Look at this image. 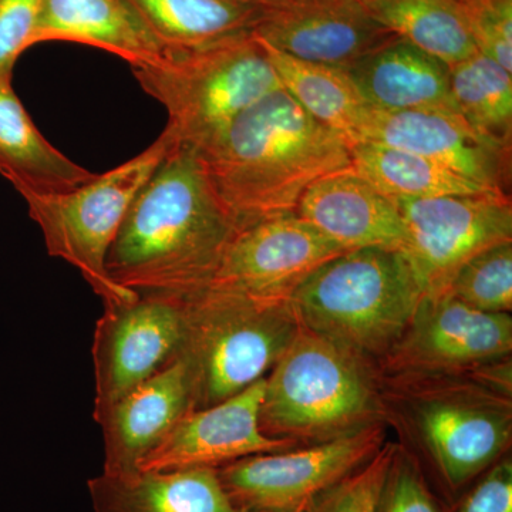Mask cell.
I'll return each mask as SVG.
<instances>
[{"mask_svg":"<svg viewBox=\"0 0 512 512\" xmlns=\"http://www.w3.org/2000/svg\"><path fill=\"white\" fill-rule=\"evenodd\" d=\"M235 228L200 156L175 144L128 207L107 272L138 295L187 298L211 284Z\"/></svg>","mask_w":512,"mask_h":512,"instance_id":"6da1fadb","label":"cell"},{"mask_svg":"<svg viewBox=\"0 0 512 512\" xmlns=\"http://www.w3.org/2000/svg\"><path fill=\"white\" fill-rule=\"evenodd\" d=\"M198 156L237 224L296 211L316 181L352 168L348 141L284 89L242 113L221 141Z\"/></svg>","mask_w":512,"mask_h":512,"instance_id":"7a4b0ae2","label":"cell"},{"mask_svg":"<svg viewBox=\"0 0 512 512\" xmlns=\"http://www.w3.org/2000/svg\"><path fill=\"white\" fill-rule=\"evenodd\" d=\"M423 296L402 251L365 248L319 266L288 302L302 328L370 366L399 342Z\"/></svg>","mask_w":512,"mask_h":512,"instance_id":"3957f363","label":"cell"},{"mask_svg":"<svg viewBox=\"0 0 512 512\" xmlns=\"http://www.w3.org/2000/svg\"><path fill=\"white\" fill-rule=\"evenodd\" d=\"M410 397L420 433L427 483L453 508L485 471L507 453L511 390L484 367L471 373L396 377Z\"/></svg>","mask_w":512,"mask_h":512,"instance_id":"277c9868","label":"cell"},{"mask_svg":"<svg viewBox=\"0 0 512 512\" xmlns=\"http://www.w3.org/2000/svg\"><path fill=\"white\" fill-rule=\"evenodd\" d=\"M131 70L167 110L165 130L175 144L197 154L211 150L242 113L282 89L254 33L200 49H170L163 62Z\"/></svg>","mask_w":512,"mask_h":512,"instance_id":"5b68a950","label":"cell"},{"mask_svg":"<svg viewBox=\"0 0 512 512\" xmlns=\"http://www.w3.org/2000/svg\"><path fill=\"white\" fill-rule=\"evenodd\" d=\"M299 328L288 301L217 288L183 298V336L174 359L187 367L192 410L224 402L268 376Z\"/></svg>","mask_w":512,"mask_h":512,"instance_id":"8992f818","label":"cell"},{"mask_svg":"<svg viewBox=\"0 0 512 512\" xmlns=\"http://www.w3.org/2000/svg\"><path fill=\"white\" fill-rule=\"evenodd\" d=\"M377 410L369 366L301 326L265 377L259 426L272 439L309 446L377 423Z\"/></svg>","mask_w":512,"mask_h":512,"instance_id":"52a82bcc","label":"cell"},{"mask_svg":"<svg viewBox=\"0 0 512 512\" xmlns=\"http://www.w3.org/2000/svg\"><path fill=\"white\" fill-rule=\"evenodd\" d=\"M175 146L167 130L143 153L63 192H19L42 231L47 254L73 265L107 306L136 302L107 272V255L137 192Z\"/></svg>","mask_w":512,"mask_h":512,"instance_id":"ba28073f","label":"cell"},{"mask_svg":"<svg viewBox=\"0 0 512 512\" xmlns=\"http://www.w3.org/2000/svg\"><path fill=\"white\" fill-rule=\"evenodd\" d=\"M406 229L403 254L424 296L446 291L471 258L512 241L511 195L488 191L436 198H393Z\"/></svg>","mask_w":512,"mask_h":512,"instance_id":"9c48e42d","label":"cell"},{"mask_svg":"<svg viewBox=\"0 0 512 512\" xmlns=\"http://www.w3.org/2000/svg\"><path fill=\"white\" fill-rule=\"evenodd\" d=\"M383 439L382 426L370 424L325 443L241 458L218 468V478L239 512L302 510L375 456Z\"/></svg>","mask_w":512,"mask_h":512,"instance_id":"30bf717a","label":"cell"},{"mask_svg":"<svg viewBox=\"0 0 512 512\" xmlns=\"http://www.w3.org/2000/svg\"><path fill=\"white\" fill-rule=\"evenodd\" d=\"M345 252L296 211L265 215L237 224L207 288L289 301L319 266Z\"/></svg>","mask_w":512,"mask_h":512,"instance_id":"8fae6325","label":"cell"},{"mask_svg":"<svg viewBox=\"0 0 512 512\" xmlns=\"http://www.w3.org/2000/svg\"><path fill=\"white\" fill-rule=\"evenodd\" d=\"M183 336V298L140 295L127 305L107 306L93 335V417L111 407L174 359Z\"/></svg>","mask_w":512,"mask_h":512,"instance_id":"7c38bea8","label":"cell"},{"mask_svg":"<svg viewBox=\"0 0 512 512\" xmlns=\"http://www.w3.org/2000/svg\"><path fill=\"white\" fill-rule=\"evenodd\" d=\"M511 350L510 313L477 311L439 293L423 296L402 338L380 363L394 379L456 375L507 359Z\"/></svg>","mask_w":512,"mask_h":512,"instance_id":"4fadbf2b","label":"cell"},{"mask_svg":"<svg viewBox=\"0 0 512 512\" xmlns=\"http://www.w3.org/2000/svg\"><path fill=\"white\" fill-rule=\"evenodd\" d=\"M254 36L295 59L343 70L397 37L357 0H268Z\"/></svg>","mask_w":512,"mask_h":512,"instance_id":"5bb4252c","label":"cell"},{"mask_svg":"<svg viewBox=\"0 0 512 512\" xmlns=\"http://www.w3.org/2000/svg\"><path fill=\"white\" fill-rule=\"evenodd\" d=\"M264 389L265 377L224 402L190 410L140 461L138 471L218 470L241 458L298 447L262 433Z\"/></svg>","mask_w":512,"mask_h":512,"instance_id":"9a60e30c","label":"cell"},{"mask_svg":"<svg viewBox=\"0 0 512 512\" xmlns=\"http://www.w3.org/2000/svg\"><path fill=\"white\" fill-rule=\"evenodd\" d=\"M360 143L409 151L490 190L510 194L512 148L481 136L458 113L373 109Z\"/></svg>","mask_w":512,"mask_h":512,"instance_id":"2e32d148","label":"cell"},{"mask_svg":"<svg viewBox=\"0 0 512 512\" xmlns=\"http://www.w3.org/2000/svg\"><path fill=\"white\" fill-rule=\"evenodd\" d=\"M192 410L187 367L173 359L119 400L99 424L103 430V473H136L138 464Z\"/></svg>","mask_w":512,"mask_h":512,"instance_id":"e0dca14e","label":"cell"},{"mask_svg":"<svg viewBox=\"0 0 512 512\" xmlns=\"http://www.w3.org/2000/svg\"><path fill=\"white\" fill-rule=\"evenodd\" d=\"M296 212L346 251H403L406 242L396 202L353 168L316 181L303 194Z\"/></svg>","mask_w":512,"mask_h":512,"instance_id":"ac0fdd59","label":"cell"},{"mask_svg":"<svg viewBox=\"0 0 512 512\" xmlns=\"http://www.w3.org/2000/svg\"><path fill=\"white\" fill-rule=\"evenodd\" d=\"M45 42L99 47L131 69L163 62L170 50L127 0H42L30 47Z\"/></svg>","mask_w":512,"mask_h":512,"instance_id":"d6986e66","label":"cell"},{"mask_svg":"<svg viewBox=\"0 0 512 512\" xmlns=\"http://www.w3.org/2000/svg\"><path fill=\"white\" fill-rule=\"evenodd\" d=\"M345 72L372 109L458 113L450 66L400 37L357 60Z\"/></svg>","mask_w":512,"mask_h":512,"instance_id":"ffe728a7","label":"cell"},{"mask_svg":"<svg viewBox=\"0 0 512 512\" xmlns=\"http://www.w3.org/2000/svg\"><path fill=\"white\" fill-rule=\"evenodd\" d=\"M87 487L94 512H239L215 468L101 473Z\"/></svg>","mask_w":512,"mask_h":512,"instance_id":"44dd1931","label":"cell"},{"mask_svg":"<svg viewBox=\"0 0 512 512\" xmlns=\"http://www.w3.org/2000/svg\"><path fill=\"white\" fill-rule=\"evenodd\" d=\"M0 175L16 191L63 192L94 178L46 140L30 119L12 80L0 77Z\"/></svg>","mask_w":512,"mask_h":512,"instance_id":"7402d4cb","label":"cell"},{"mask_svg":"<svg viewBox=\"0 0 512 512\" xmlns=\"http://www.w3.org/2000/svg\"><path fill=\"white\" fill-rule=\"evenodd\" d=\"M167 49H200L251 35L262 3L251 0H127Z\"/></svg>","mask_w":512,"mask_h":512,"instance_id":"603a6c76","label":"cell"},{"mask_svg":"<svg viewBox=\"0 0 512 512\" xmlns=\"http://www.w3.org/2000/svg\"><path fill=\"white\" fill-rule=\"evenodd\" d=\"M262 45L282 89L309 116L340 134L350 146L360 143L373 109L357 92L348 73L338 67L295 59L265 43Z\"/></svg>","mask_w":512,"mask_h":512,"instance_id":"cb8c5ba5","label":"cell"},{"mask_svg":"<svg viewBox=\"0 0 512 512\" xmlns=\"http://www.w3.org/2000/svg\"><path fill=\"white\" fill-rule=\"evenodd\" d=\"M357 2L384 28L447 66H456L478 52L466 16L453 0Z\"/></svg>","mask_w":512,"mask_h":512,"instance_id":"d4e9b609","label":"cell"},{"mask_svg":"<svg viewBox=\"0 0 512 512\" xmlns=\"http://www.w3.org/2000/svg\"><path fill=\"white\" fill-rule=\"evenodd\" d=\"M350 157L353 170L390 198L453 197L493 191L427 158L384 144H353Z\"/></svg>","mask_w":512,"mask_h":512,"instance_id":"484cf974","label":"cell"},{"mask_svg":"<svg viewBox=\"0 0 512 512\" xmlns=\"http://www.w3.org/2000/svg\"><path fill=\"white\" fill-rule=\"evenodd\" d=\"M458 113L481 136L512 146V73L477 52L450 67Z\"/></svg>","mask_w":512,"mask_h":512,"instance_id":"4316f807","label":"cell"},{"mask_svg":"<svg viewBox=\"0 0 512 512\" xmlns=\"http://www.w3.org/2000/svg\"><path fill=\"white\" fill-rule=\"evenodd\" d=\"M470 308L487 313L512 311V241L494 245L471 258L446 291Z\"/></svg>","mask_w":512,"mask_h":512,"instance_id":"83f0119b","label":"cell"},{"mask_svg":"<svg viewBox=\"0 0 512 512\" xmlns=\"http://www.w3.org/2000/svg\"><path fill=\"white\" fill-rule=\"evenodd\" d=\"M394 444H383L362 467L309 501L303 512H376Z\"/></svg>","mask_w":512,"mask_h":512,"instance_id":"f1b7e54d","label":"cell"},{"mask_svg":"<svg viewBox=\"0 0 512 512\" xmlns=\"http://www.w3.org/2000/svg\"><path fill=\"white\" fill-rule=\"evenodd\" d=\"M427 483L412 453L396 446L384 477L376 512H451Z\"/></svg>","mask_w":512,"mask_h":512,"instance_id":"f546056e","label":"cell"},{"mask_svg":"<svg viewBox=\"0 0 512 512\" xmlns=\"http://www.w3.org/2000/svg\"><path fill=\"white\" fill-rule=\"evenodd\" d=\"M463 13L478 52L512 73V0H483Z\"/></svg>","mask_w":512,"mask_h":512,"instance_id":"4dcf8cb0","label":"cell"},{"mask_svg":"<svg viewBox=\"0 0 512 512\" xmlns=\"http://www.w3.org/2000/svg\"><path fill=\"white\" fill-rule=\"evenodd\" d=\"M42 0H0V77L12 80L20 55L30 47Z\"/></svg>","mask_w":512,"mask_h":512,"instance_id":"1f68e13d","label":"cell"},{"mask_svg":"<svg viewBox=\"0 0 512 512\" xmlns=\"http://www.w3.org/2000/svg\"><path fill=\"white\" fill-rule=\"evenodd\" d=\"M451 512H512V458L505 454L485 471Z\"/></svg>","mask_w":512,"mask_h":512,"instance_id":"d6a6232c","label":"cell"},{"mask_svg":"<svg viewBox=\"0 0 512 512\" xmlns=\"http://www.w3.org/2000/svg\"><path fill=\"white\" fill-rule=\"evenodd\" d=\"M453 2L464 12V10L473 8V6L478 5V3L483 2V0H453Z\"/></svg>","mask_w":512,"mask_h":512,"instance_id":"836d02e7","label":"cell"},{"mask_svg":"<svg viewBox=\"0 0 512 512\" xmlns=\"http://www.w3.org/2000/svg\"><path fill=\"white\" fill-rule=\"evenodd\" d=\"M305 508H302V510H293V511H269V510H251V511H241V512H303Z\"/></svg>","mask_w":512,"mask_h":512,"instance_id":"e575fe53","label":"cell"},{"mask_svg":"<svg viewBox=\"0 0 512 512\" xmlns=\"http://www.w3.org/2000/svg\"><path fill=\"white\" fill-rule=\"evenodd\" d=\"M251 2L265 3V2H268V0H251Z\"/></svg>","mask_w":512,"mask_h":512,"instance_id":"d590c367","label":"cell"}]
</instances>
